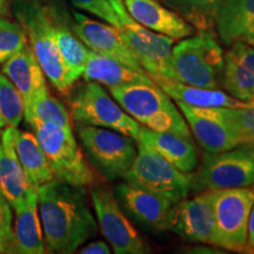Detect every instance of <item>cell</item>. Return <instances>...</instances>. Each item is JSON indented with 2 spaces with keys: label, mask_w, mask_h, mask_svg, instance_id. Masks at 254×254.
Masks as SVG:
<instances>
[{
  "label": "cell",
  "mask_w": 254,
  "mask_h": 254,
  "mask_svg": "<svg viewBox=\"0 0 254 254\" xmlns=\"http://www.w3.org/2000/svg\"><path fill=\"white\" fill-rule=\"evenodd\" d=\"M136 139L150 145L170 164L185 173H193L198 167V152L192 139L168 132H158L142 127Z\"/></svg>",
  "instance_id": "603a6c76"
},
{
  "label": "cell",
  "mask_w": 254,
  "mask_h": 254,
  "mask_svg": "<svg viewBox=\"0 0 254 254\" xmlns=\"http://www.w3.org/2000/svg\"><path fill=\"white\" fill-rule=\"evenodd\" d=\"M224 53L213 33L199 32L172 47L171 81L200 88L222 85Z\"/></svg>",
  "instance_id": "277c9868"
},
{
  "label": "cell",
  "mask_w": 254,
  "mask_h": 254,
  "mask_svg": "<svg viewBox=\"0 0 254 254\" xmlns=\"http://www.w3.org/2000/svg\"><path fill=\"white\" fill-rule=\"evenodd\" d=\"M23 118V98L12 81L0 73V129L18 127Z\"/></svg>",
  "instance_id": "f1b7e54d"
},
{
  "label": "cell",
  "mask_w": 254,
  "mask_h": 254,
  "mask_svg": "<svg viewBox=\"0 0 254 254\" xmlns=\"http://www.w3.org/2000/svg\"><path fill=\"white\" fill-rule=\"evenodd\" d=\"M49 9L52 18L57 45L62 55L64 65L67 69L69 79L74 84L82 75L90 50L75 36L71 23L65 21V18L60 15L62 11L57 7H49Z\"/></svg>",
  "instance_id": "d4e9b609"
},
{
  "label": "cell",
  "mask_w": 254,
  "mask_h": 254,
  "mask_svg": "<svg viewBox=\"0 0 254 254\" xmlns=\"http://www.w3.org/2000/svg\"><path fill=\"white\" fill-rule=\"evenodd\" d=\"M38 209L46 252L71 254L98 233L86 189L52 179L38 187Z\"/></svg>",
  "instance_id": "6da1fadb"
},
{
  "label": "cell",
  "mask_w": 254,
  "mask_h": 254,
  "mask_svg": "<svg viewBox=\"0 0 254 254\" xmlns=\"http://www.w3.org/2000/svg\"><path fill=\"white\" fill-rule=\"evenodd\" d=\"M254 185V144L206 153L192 173V190L205 192Z\"/></svg>",
  "instance_id": "30bf717a"
},
{
  "label": "cell",
  "mask_w": 254,
  "mask_h": 254,
  "mask_svg": "<svg viewBox=\"0 0 254 254\" xmlns=\"http://www.w3.org/2000/svg\"><path fill=\"white\" fill-rule=\"evenodd\" d=\"M13 145L19 163L31 186L39 187L55 179L52 170L34 133L13 128Z\"/></svg>",
  "instance_id": "484cf974"
},
{
  "label": "cell",
  "mask_w": 254,
  "mask_h": 254,
  "mask_svg": "<svg viewBox=\"0 0 254 254\" xmlns=\"http://www.w3.org/2000/svg\"><path fill=\"white\" fill-rule=\"evenodd\" d=\"M0 253H18L13 232L12 207L1 192H0Z\"/></svg>",
  "instance_id": "1f68e13d"
},
{
  "label": "cell",
  "mask_w": 254,
  "mask_h": 254,
  "mask_svg": "<svg viewBox=\"0 0 254 254\" xmlns=\"http://www.w3.org/2000/svg\"><path fill=\"white\" fill-rule=\"evenodd\" d=\"M77 134L88 163L107 180L123 178L136 157V142L113 129L77 124Z\"/></svg>",
  "instance_id": "ba28073f"
},
{
  "label": "cell",
  "mask_w": 254,
  "mask_h": 254,
  "mask_svg": "<svg viewBox=\"0 0 254 254\" xmlns=\"http://www.w3.org/2000/svg\"><path fill=\"white\" fill-rule=\"evenodd\" d=\"M13 128L8 127L0 133V192L17 209L26 202L32 186L15 154Z\"/></svg>",
  "instance_id": "ffe728a7"
},
{
  "label": "cell",
  "mask_w": 254,
  "mask_h": 254,
  "mask_svg": "<svg viewBox=\"0 0 254 254\" xmlns=\"http://www.w3.org/2000/svg\"><path fill=\"white\" fill-rule=\"evenodd\" d=\"M2 74L12 81L23 98L24 113L37 98L49 93L45 73L28 43L2 64Z\"/></svg>",
  "instance_id": "ac0fdd59"
},
{
  "label": "cell",
  "mask_w": 254,
  "mask_h": 254,
  "mask_svg": "<svg viewBox=\"0 0 254 254\" xmlns=\"http://www.w3.org/2000/svg\"><path fill=\"white\" fill-rule=\"evenodd\" d=\"M72 18L71 26L73 32L88 50L118 60L138 71H144L131 50L124 43L119 28L100 23L75 11H72Z\"/></svg>",
  "instance_id": "9a60e30c"
},
{
  "label": "cell",
  "mask_w": 254,
  "mask_h": 254,
  "mask_svg": "<svg viewBox=\"0 0 254 254\" xmlns=\"http://www.w3.org/2000/svg\"><path fill=\"white\" fill-rule=\"evenodd\" d=\"M211 192L217 247L233 252H250L249 219L254 202V186Z\"/></svg>",
  "instance_id": "9c48e42d"
},
{
  "label": "cell",
  "mask_w": 254,
  "mask_h": 254,
  "mask_svg": "<svg viewBox=\"0 0 254 254\" xmlns=\"http://www.w3.org/2000/svg\"><path fill=\"white\" fill-rule=\"evenodd\" d=\"M24 118L31 127L39 123H53L60 126H72L71 116L62 101L50 93L37 98L27 111Z\"/></svg>",
  "instance_id": "83f0119b"
},
{
  "label": "cell",
  "mask_w": 254,
  "mask_h": 254,
  "mask_svg": "<svg viewBox=\"0 0 254 254\" xmlns=\"http://www.w3.org/2000/svg\"><path fill=\"white\" fill-rule=\"evenodd\" d=\"M12 13L27 36L34 56L51 84L62 93H67L73 82L64 65L57 45L50 9L37 0H13Z\"/></svg>",
  "instance_id": "3957f363"
},
{
  "label": "cell",
  "mask_w": 254,
  "mask_h": 254,
  "mask_svg": "<svg viewBox=\"0 0 254 254\" xmlns=\"http://www.w3.org/2000/svg\"><path fill=\"white\" fill-rule=\"evenodd\" d=\"M11 13V1L9 0H0V18H7Z\"/></svg>",
  "instance_id": "8d00e7d4"
},
{
  "label": "cell",
  "mask_w": 254,
  "mask_h": 254,
  "mask_svg": "<svg viewBox=\"0 0 254 254\" xmlns=\"http://www.w3.org/2000/svg\"><path fill=\"white\" fill-rule=\"evenodd\" d=\"M185 19L198 32L213 33L215 18L224 0H158Z\"/></svg>",
  "instance_id": "4316f807"
},
{
  "label": "cell",
  "mask_w": 254,
  "mask_h": 254,
  "mask_svg": "<svg viewBox=\"0 0 254 254\" xmlns=\"http://www.w3.org/2000/svg\"><path fill=\"white\" fill-rule=\"evenodd\" d=\"M91 200L98 219V227L116 254H147L151 247L124 213L116 193L105 185L91 189Z\"/></svg>",
  "instance_id": "8fae6325"
},
{
  "label": "cell",
  "mask_w": 254,
  "mask_h": 254,
  "mask_svg": "<svg viewBox=\"0 0 254 254\" xmlns=\"http://www.w3.org/2000/svg\"><path fill=\"white\" fill-rule=\"evenodd\" d=\"M224 62L222 87L238 99L254 101V47L241 41L232 44Z\"/></svg>",
  "instance_id": "d6986e66"
},
{
  "label": "cell",
  "mask_w": 254,
  "mask_h": 254,
  "mask_svg": "<svg viewBox=\"0 0 254 254\" xmlns=\"http://www.w3.org/2000/svg\"><path fill=\"white\" fill-rule=\"evenodd\" d=\"M120 36L144 71L155 82L171 81L172 38L155 33L132 18L120 30Z\"/></svg>",
  "instance_id": "7c38bea8"
},
{
  "label": "cell",
  "mask_w": 254,
  "mask_h": 254,
  "mask_svg": "<svg viewBox=\"0 0 254 254\" xmlns=\"http://www.w3.org/2000/svg\"><path fill=\"white\" fill-rule=\"evenodd\" d=\"M206 153H219L243 145L241 136L224 120L214 107H199L174 100Z\"/></svg>",
  "instance_id": "5bb4252c"
},
{
  "label": "cell",
  "mask_w": 254,
  "mask_h": 254,
  "mask_svg": "<svg viewBox=\"0 0 254 254\" xmlns=\"http://www.w3.org/2000/svg\"><path fill=\"white\" fill-rule=\"evenodd\" d=\"M109 1L111 2V5H112L114 11H116V13L118 14L120 21H122V24L124 26V25H125L127 21L129 20V19H131L129 14L127 13V11H126L125 4H124V0H109Z\"/></svg>",
  "instance_id": "e575fe53"
},
{
  "label": "cell",
  "mask_w": 254,
  "mask_h": 254,
  "mask_svg": "<svg viewBox=\"0 0 254 254\" xmlns=\"http://www.w3.org/2000/svg\"><path fill=\"white\" fill-rule=\"evenodd\" d=\"M215 28L225 45H254V0H224L215 18Z\"/></svg>",
  "instance_id": "44dd1931"
},
{
  "label": "cell",
  "mask_w": 254,
  "mask_h": 254,
  "mask_svg": "<svg viewBox=\"0 0 254 254\" xmlns=\"http://www.w3.org/2000/svg\"><path fill=\"white\" fill-rule=\"evenodd\" d=\"M135 142L136 157L123 176L124 182L163 195L173 204L187 198L192 190V173L178 170L140 139Z\"/></svg>",
  "instance_id": "8992f818"
},
{
  "label": "cell",
  "mask_w": 254,
  "mask_h": 254,
  "mask_svg": "<svg viewBox=\"0 0 254 254\" xmlns=\"http://www.w3.org/2000/svg\"><path fill=\"white\" fill-rule=\"evenodd\" d=\"M37 1H41V0H37Z\"/></svg>",
  "instance_id": "74e56055"
},
{
  "label": "cell",
  "mask_w": 254,
  "mask_h": 254,
  "mask_svg": "<svg viewBox=\"0 0 254 254\" xmlns=\"http://www.w3.org/2000/svg\"><path fill=\"white\" fill-rule=\"evenodd\" d=\"M110 92L123 110L146 128L192 139L182 111L157 82L124 85L110 88Z\"/></svg>",
  "instance_id": "7a4b0ae2"
},
{
  "label": "cell",
  "mask_w": 254,
  "mask_h": 254,
  "mask_svg": "<svg viewBox=\"0 0 254 254\" xmlns=\"http://www.w3.org/2000/svg\"><path fill=\"white\" fill-rule=\"evenodd\" d=\"M167 231L186 240L217 246L211 190L173 204L167 217Z\"/></svg>",
  "instance_id": "4fadbf2b"
},
{
  "label": "cell",
  "mask_w": 254,
  "mask_h": 254,
  "mask_svg": "<svg viewBox=\"0 0 254 254\" xmlns=\"http://www.w3.org/2000/svg\"><path fill=\"white\" fill-rule=\"evenodd\" d=\"M79 253L81 254H110L111 250L110 246L107 245L105 241L97 240L92 241V243L87 244L86 246H84L79 251Z\"/></svg>",
  "instance_id": "836d02e7"
},
{
  "label": "cell",
  "mask_w": 254,
  "mask_h": 254,
  "mask_svg": "<svg viewBox=\"0 0 254 254\" xmlns=\"http://www.w3.org/2000/svg\"><path fill=\"white\" fill-rule=\"evenodd\" d=\"M69 93V111L75 124L104 127L135 140L141 125L111 98L99 82L85 81Z\"/></svg>",
  "instance_id": "52a82bcc"
},
{
  "label": "cell",
  "mask_w": 254,
  "mask_h": 254,
  "mask_svg": "<svg viewBox=\"0 0 254 254\" xmlns=\"http://www.w3.org/2000/svg\"><path fill=\"white\" fill-rule=\"evenodd\" d=\"M56 179L73 186H91L97 174L79 147L72 126L39 123L32 126Z\"/></svg>",
  "instance_id": "5b68a950"
},
{
  "label": "cell",
  "mask_w": 254,
  "mask_h": 254,
  "mask_svg": "<svg viewBox=\"0 0 254 254\" xmlns=\"http://www.w3.org/2000/svg\"><path fill=\"white\" fill-rule=\"evenodd\" d=\"M14 239L19 254L46 253L43 227L38 209V189L32 186L26 202L14 209Z\"/></svg>",
  "instance_id": "cb8c5ba5"
},
{
  "label": "cell",
  "mask_w": 254,
  "mask_h": 254,
  "mask_svg": "<svg viewBox=\"0 0 254 254\" xmlns=\"http://www.w3.org/2000/svg\"><path fill=\"white\" fill-rule=\"evenodd\" d=\"M68 1L74 7L88 12L119 30L124 27L109 0H68Z\"/></svg>",
  "instance_id": "d6a6232c"
},
{
  "label": "cell",
  "mask_w": 254,
  "mask_h": 254,
  "mask_svg": "<svg viewBox=\"0 0 254 254\" xmlns=\"http://www.w3.org/2000/svg\"><path fill=\"white\" fill-rule=\"evenodd\" d=\"M219 111L221 117L232 128L241 136L244 144H254V105L245 109H221L214 107Z\"/></svg>",
  "instance_id": "4dcf8cb0"
},
{
  "label": "cell",
  "mask_w": 254,
  "mask_h": 254,
  "mask_svg": "<svg viewBox=\"0 0 254 254\" xmlns=\"http://www.w3.org/2000/svg\"><path fill=\"white\" fill-rule=\"evenodd\" d=\"M124 4L133 20L173 40L185 39L196 31L185 19L158 0H124Z\"/></svg>",
  "instance_id": "e0dca14e"
},
{
  "label": "cell",
  "mask_w": 254,
  "mask_h": 254,
  "mask_svg": "<svg viewBox=\"0 0 254 254\" xmlns=\"http://www.w3.org/2000/svg\"><path fill=\"white\" fill-rule=\"evenodd\" d=\"M114 193L120 206L139 224L151 230L167 231V217L173 205L171 200L127 182L118 184Z\"/></svg>",
  "instance_id": "2e32d148"
},
{
  "label": "cell",
  "mask_w": 254,
  "mask_h": 254,
  "mask_svg": "<svg viewBox=\"0 0 254 254\" xmlns=\"http://www.w3.org/2000/svg\"><path fill=\"white\" fill-rule=\"evenodd\" d=\"M82 78L85 81L99 82L104 86L113 88L131 84H154V80L147 73L138 71L125 64L109 57L101 56L93 51H88Z\"/></svg>",
  "instance_id": "7402d4cb"
},
{
  "label": "cell",
  "mask_w": 254,
  "mask_h": 254,
  "mask_svg": "<svg viewBox=\"0 0 254 254\" xmlns=\"http://www.w3.org/2000/svg\"><path fill=\"white\" fill-rule=\"evenodd\" d=\"M28 43L23 27L7 18H0V65Z\"/></svg>",
  "instance_id": "f546056e"
},
{
  "label": "cell",
  "mask_w": 254,
  "mask_h": 254,
  "mask_svg": "<svg viewBox=\"0 0 254 254\" xmlns=\"http://www.w3.org/2000/svg\"><path fill=\"white\" fill-rule=\"evenodd\" d=\"M249 246L250 250L254 252V202L249 219Z\"/></svg>",
  "instance_id": "d590c367"
}]
</instances>
